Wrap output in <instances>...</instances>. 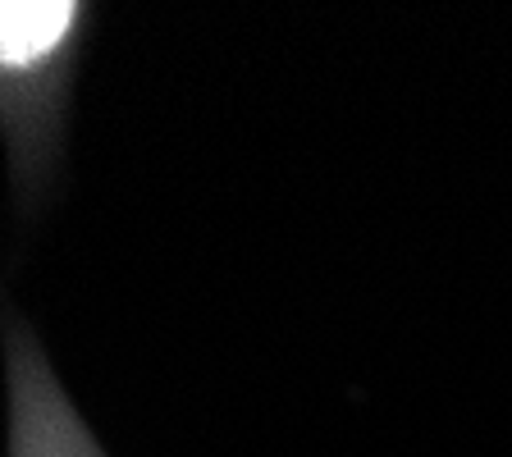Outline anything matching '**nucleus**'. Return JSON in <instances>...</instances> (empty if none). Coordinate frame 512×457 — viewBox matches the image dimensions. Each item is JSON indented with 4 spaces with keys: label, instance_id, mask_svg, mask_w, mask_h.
<instances>
[{
    "label": "nucleus",
    "instance_id": "nucleus-2",
    "mask_svg": "<svg viewBox=\"0 0 512 457\" xmlns=\"http://www.w3.org/2000/svg\"><path fill=\"white\" fill-rule=\"evenodd\" d=\"M0 375H5V457H110L55 375L37 325L5 293H0Z\"/></svg>",
    "mask_w": 512,
    "mask_h": 457
},
{
    "label": "nucleus",
    "instance_id": "nucleus-1",
    "mask_svg": "<svg viewBox=\"0 0 512 457\" xmlns=\"http://www.w3.org/2000/svg\"><path fill=\"white\" fill-rule=\"evenodd\" d=\"M96 14L87 0H0V147L23 224L42 215L64 170L74 87Z\"/></svg>",
    "mask_w": 512,
    "mask_h": 457
}]
</instances>
